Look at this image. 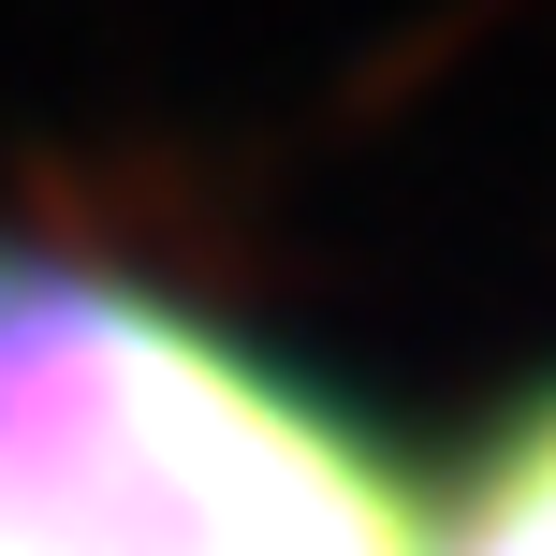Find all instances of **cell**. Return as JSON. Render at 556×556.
Wrapping results in <instances>:
<instances>
[{"label":"cell","mask_w":556,"mask_h":556,"mask_svg":"<svg viewBox=\"0 0 556 556\" xmlns=\"http://www.w3.org/2000/svg\"><path fill=\"white\" fill-rule=\"evenodd\" d=\"M410 454L132 250L0 220V556H425Z\"/></svg>","instance_id":"obj_1"},{"label":"cell","mask_w":556,"mask_h":556,"mask_svg":"<svg viewBox=\"0 0 556 556\" xmlns=\"http://www.w3.org/2000/svg\"><path fill=\"white\" fill-rule=\"evenodd\" d=\"M425 556H556V395L483 454V483L454 498V528L425 542Z\"/></svg>","instance_id":"obj_2"}]
</instances>
